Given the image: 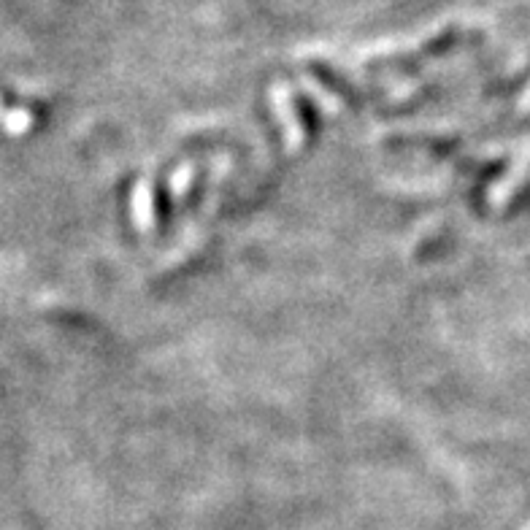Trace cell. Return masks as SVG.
<instances>
[{
  "label": "cell",
  "mask_w": 530,
  "mask_h": 530,
  "mask_svg": "<svg viewBox=\"0 0 530 530\" xmlns=\"http://www.w3.org/2000/svg\"><path fill=\"white\" fill-rule=\"evenodd\" d=\"M30 125H33V119H30L28 111H19V109L6 111L3 119H0V128L6 130V133H11V136H22V133H28Z\"/></svg>",
  "instance_id": "obj_1"
},
{
  "label": "cell",
  "mask_w": 530,
  "mask_h": 530,
  "mask_svg": "<svg viewBox=\"0 0 530 530\" xmlns=\"http://www.w3.org/2000/svg\"><path fill=\"white\" fill-rule=\"evenodd\" d=\"M3 114H6V111H3V103H0V119H3Z\"/></svg>",
  "instance_id": "obj_2"
}]
</instances>
